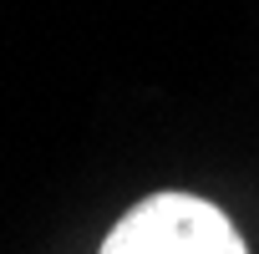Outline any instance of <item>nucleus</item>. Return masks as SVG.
Here are the masks:
<instances>
[{"instance_id":"obj_1","label":"nucleus","mask_w":259,"mask_h":254,"mask_svg":"<svg viewBox=\"0 0 259 254\" xmlns=\"http://www.w3.org/2000/svg\"><path fill=\"white\" fill-rule=\"evenodd\" d=\"M102 254H249L229 214L193 193H153L127 208Z\"/></svg>"}]
</instances>
